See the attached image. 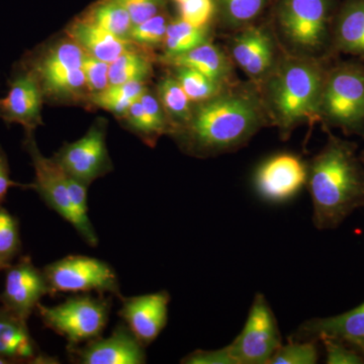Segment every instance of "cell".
<instances>
[{"mask_svg":"<svg viewBox=\"0 0 364 364\" xmlns=\"http://www.w3.org/2000/svg\"><path fill=\"white\" fill-rule=\"evenodd\" d=\"M272 127L259 88L251 81H237L221 93L193 105L186 126L172 134L182 149L208 158L236 152L262 129Z\"/></svg>","mask_w":364,"mask_h":364,"instance_id":"cell-1","label":"cell"},{"mask_svg":"<svg viewBox=\"0 0 364 364\" xmlns=\"http://www.w3.org/2000/svg\"><path fill=\"white\" fill-rule=\"evenodd\" d=\"M327 133V142L308 162L306 188L318 230L337 229L358 208H364V165L358 145Z\"/></svg>","mask_w":364,"mask_h":364,"instance_id":"cell-2","label":"cell"},{"mask_svg":"<svg viewBox=\"0 0 364 364\" xmlns=\"http://www.w3.org/2000/svg\"><path fill=\"white\" fill-rule=\"evenodd\" d=\"M336 59V58H335ZM333 60L296 56L284 51L259 90L272 127L287 141L299 127L320 124V105Z\"/></svg>","mask_w":364,"mask_h":364,"instance_id":"cell-3","label":"cell"},{"mask_svg":"<svg viewBox=\"0 0 364 364\" xmlns=\"http://www.w3.org/2000/svg\"><path fill=\"white\" fill-rule=\"evenodd\" d=\"M341 0H277L269 21L282 49L310 58H338L332 52L335 16Z\"/></svg>","mask_w":364,"mask_h":364,"instance_id":"cell-4","label":"cell"},{"mask_svg":"<svg viewBox=\"0 0 364 364\" xmlns=\"http://www.w3.org/2000/svg\"><path fill=\"white\" fill-rule=\"evenodd\" d=\"M323 130L338 129L364 139V61L333 60L327 69L320 105Z\"/></svg>","mask_w":364,"mask_h":364,"instance_id":"cell-5","label":"cell"},{"mask_svg":"<svg viewBox=\"0 0 364 364\" xmlns=\"http://www.w3.org/2000/svg\"><path fill=\"white\" fill-rule=\"evenodd\" d=\"M111 309V298L85 293L54 306L40 303L36 311L46 327L64 337L68 347H75L102 336L109 323Z\"/></svg>","mask_w":364,"mask_h":364,"instance_id":"cell-6","label":"cell"},{"mask_svg":"<svg viewBox=\"0 0 364 364\" xmlns=\"http://www.w3.org/2000/svg\"><path fill=\"white\" fill-rule=\"evenodd\" d=\"M83 57V50L70 39L28 60L25 67L35 74L46 95L77 98L88 91L82 69Z\"/></svg>","mask_w":364,"mask_h":364,"instance_id":"cell-7","label":"cell"},{"mask_svg":"<svg viewBox=\"0 0 364 364\" xmlns=\"http://www.w3.org/2000/svg\"><path fill=\"white\" fill-rule=\"evenodd\" d=\"M226 52L258 88L277 66L284 49L269 18L228 36Z\"/></svg>","mask_w":364,"mask_h":364,"instance_id":"cell-8","label":"cell"},{"mask_svg":"<svg viewBox=\"0 0 364 364\" xmlns=\"http://www.w3.org/2000/svg\"><path fill=\"white\" fill-rule=\"evenodd\" d=\"M46 279L51 296L95 291L121 298V287L114 268L104 260L85 255H68L46 265Z\"/></svg>","mask_w":364,"mask_h":364,"instance_id":"cell-9","label":"cell"},{"mask_svg":"<svg viewBox=\"0 0 364 364\" xmlns=\"http://www.w3.org/2000/svg\"><path fill=\"white\" fill-rule=\"evenodd\" d=\"M277 318L267 298L257 294L240 334L228 345L236 364H268L282 346Z\"/></svg>","mask_w":364,"mask_h":364,"instance_id":"cell-10","label":"cell"},{"mask_svg":"<svg viewBox=\"0 0 364 364\" xmlns=\"http://www.w3.org/2000/svg\"><path fill=\"white\" fill-rule=\"evenodd\" d=\"M23 147L35 169V181L30 183V188L37 191L47 207L68 222L78 233L80 223L72 205L68 174L54 158L43 155L36 143L33 132H26Z\"/></svg>","mask_w":364,"mask_h":364,"instance_id":"cell-11","label":"cell"},{"mask_svg":"<svg viewBox=\"0 0 364 364\" xmlns=\"http://www.w3.org/2000/svg\"><path fill=\"white\" fill-rule=\"evenodd\" d=\"M308 162L293 153H279L268 158L256 170L254 186L268 203L291 200L306 186Z\"/></svg>","mask_w":364,"mask_h":364,"instance_id":"cell-12","label":"cell"},{"mask_svg":"<svg viewBox=\"0 0 364 364\" xmlns=\"http://www.w3.org/2000/svg\"><path fill=\"white\" fill-rule=\"evenodd\" d=\"M53 158L68 176L87 186L112 169L105 143V131L100 124L91 127L75 142L64 145Z\"/></svg>","mask_w":364,"mask_h":364,"instance_id":"cell-13","label":"cell"},{"mask_svg":"<svg viewBox=\"0 0 364 364\" xmlns=\"http://www.w3.org/2000/svg\"><path fill=\"white\" fill-rule=\"evenodd\" d=\"M6 282L0 294V303L7 310L28 322L41 299L51 296L43 269L36 267L28 256L4 270Z\"/></svg>","mask_w":364,"mask_h":364,"instance_id":"cell-14","label":"cell"},{"mask_svg":"<svg viewBox=\"0 0 364 364\" xmlns=\"http://www.w3.org/2000/svg\"><path fill=\"white\" fill-rule=\"evenodd\" d=\"M70 360L79 364H144L147 363L145 346L134 336L124 322L119 323L111 336H102L86 342L83 346L67 347Z\"/></svg>","mask_w":364,"mask_h":364,"instance_id":"cell-15","label":"cell"},{"mask_svg":"<svg viewBox=\"0 0 364 364\" xmlns=\"http://www.w3.org/2000/svg\"><path fill=\"white\" fill-rule=\"evenodd\" d=\"M119 299V316L134 336L145 347L154 342L168 322L170 294L160 291Z\"/></svg>","mask_w":364,"mask_h":364,"instance_id":"cell-16","label":"cell"},{"mask_svg":"<svg viewBox=\"0 0 364 364\" xmlns=\"http://www.w3.org/2000/svg\"><path fill=\"white\" fill-rule=\"evenodd\" d=\"M9 82V91L0 100V117L6 124H18L33 132L42 122L43 92L38 78L23 66Z\"/></svg>","mask_w":364,"mask_h":364,"instance_id":"cell-17","label":"cell"},{"mask_svg":"<svg viewBox=\"0 0 364 364\" xmlns=\"http://www.w3.org/2000/svg\"><path fill=\"white\" fill-rule=\"evenodd\" d=\"M323 337L341 340L360 352L364 345V303L340 315L306 321L289 338L318 342Z\"/></svg>","mask_w":364,"mask_h":364,"instance_id":"cell-18","label":"cell"},{"mask_svg":"<svg viewBox=\"0 0 364 364\" xmlns=\"http://www.w3.org/2000/svg\"><path fill=\"white\" fill-rule=\"evenodd\" d=\"M16 314L0 306V356L11 363H58L45 355L28 331V324Z\"/></svg>","mask_w":364,"mask_h":364,"instance_id":"cell-19","label":"cell"},{"mask_svg":"<svg viewBox=\"0 0 364 364\" xmlns=\"http://www.w3.org/2000/svg\"><path fill=\"white\" fill-rule=\"evenodd\" d=\"M159 60L167 67H188L196 69L223 85H232L239 81L235 72L234 63L226 50L215 45L213 41L178 56L169 58L160 57Z\"/></svg>","mask_w":364,"mask_h":364,"instance_id":"cell-20","label":"cell"},{"mask_svg":"<svg viewBox=\"0 0 364 364\" xmlns=\"http://www.w3.org/2000/svg\"><path fill=\"white\" fill-rule=\"evenodd\" d=\"M335 57L347 55L364 61V0H341L332 33Z\"/></svg>","mask_w":364,"mask_h":364,"instance_id":"cell-21","label":"cell"},{"mask_svg":"<svg viewBox=\"0 0 364 364\" xmlns=\"http://www.w3.org/2000/svg\"><path fill=\"white\" fill-rule=\"evenodd\" d=\"M67 33L86 54L111 64L134 43L119 39L90 21L77 18L67 28Z\"/></svg>","mask_w":364,"mask_h":364,"instance_id":"cell-22","label":"cell"},{"mask_svg":"<svg viewBox=\"0 0 364 364\" xmlns=\"http://www.w3.org/2000/svg\"><path fill=\"white\" fill-rule=\"evenodd\" d=\"M214 26L229 33L267 20L277 0H214Z\"/></svg>","mask_w":364,"mask_h":364,"instance_id":"cell-23","label":"cell"},{"mask_svg":"<svg viewBox=\"0 0 364 364\" xmlns=\"http://www.w3.org/2000/svg\"><path fill=\"white\" fill-rule=\"evenodd\" d=\"M214 25L196 28L181 18L170 21L163 42L162 58L178 56L195 49L198 46L213 41Z\"/></svg>","mask_w":364,"mask_h":364,"instance_id":"cell-24","label":"cell"},{"mask_svg":"<svg viewBox=\"0 0 364 364\" xmlns=\"http://www.w3.org/2000/svg\"><path fill=\"white\" fill-rule=\"evenodd\" d=\"M157 97L171 124L172 135L188 123L193 116V104L172 73L167 74L158 83Z\"/></svg>","mask_w":364,"mask_h":364,"instance_id":"cell-25","label":"cell"},{"mask_svg":"<svg viewBox=\"0 0 364 364\" xmlns=\"http://www.w3.org/2000/svg\"><path fill=\"white\" fill-rule=\"evenodd\" d=\"M82 18L119 39L131 42L133 23L130 14L117 0H98L86 11Z\"/></svg>","mask_w":364,"mask_h":364,"instance_id":"cell-26","label":"cell"},{"mask_svg":"<svg viewBox=\"0 0 364 364\" xmlns=\"http://www.w3.org/2000/svg\"><path fill=\"white\" fill-rule=\"evenodd\" d=\"M153 75V64L143 52L132 49L109 64V85L145 83Z\"/></svg>","mask_w":364,"mask_h":364,"instance_id":"cell-27","label":"cell"},{"mask_svg":"<svg viewBox=\"0 0 364 364\" xmlns=\"http://www.w3.org/2000/svg\"><path fill=\"white\" fill-rule=\"evenodd\" d=\"M189 100L193 105L210 100L226 90L228 86L215 82L205 74L188 67H170Z\"/></svg>","mask_w":364,"mask_h":364,"instance_id":"cell-28","label":"cell"},{"mask_svg":"<svg viewBox=\"0 0 364 364\" xmlns=\"http://www.w3.org/2000/svg\"><path fill=\"white\" fill-rule=\"evenodd\" d=\"M146 90L145 83L133 82L109 85L107 90L90 95V100L105 111L124 116L133 102Z\"/></svg>","mask_w":364,"mask_h":364,"instance_id":"cell-29","label":"cell"},{"mask_svg":"<svg viewBox=\"0 0 364 364\" xmlns=\"http://www.w3.org/2000/svg\"><path fill=\"white\" fill-rule=\"evenodd\" d=\"M21 250L18 220L4 207H0V270L14 264Z\"/></svg>","mask_w":364,"mask_h":364,"instance_id":"cell-30","label":"cell"},{"mask_svg":"<svg viewBox=\"0 0 364 364\" xmlns=\"http://www.w3.org/2000/svg\"><path fill=\"white\" fill-rule=\"evenodd\" d=\"M169 21L168 16L164 11L139 25L134 26L130 33L131 42L143 48H156L162 46Z\"/></svg>","mask_w":364,"mask_h":364,"instance_id":"cell-31","label":"cell"},{"mask_svg":"<svg viewBox=\"0 0 364 364\" xmlns=\"http://www.w3.org/2000/svg\"><path fill=\"white\" fill-rule=\"evenodd\" d=\"M318 360L317 341H296L289 338L273 354L268 364H316Z\"/></svg>","mask_w":364,"mask_h":364,"instance_id":"cell-32","label":"cell"},{"mask_svg":"<svg viewBox=\"0 0 364 364\" xmlns=\"http://www.w3.org/2000/svg\"><path fill=\"white\" fill-rule=\"evenodd\" d=\"M179 18L196 28L214 25V0H186L178 4Z\"/></svg>","mask_w":364,"mask_h":364,"instance_id":"cell-33","label":"cell"},{"mask_svg":"<svg viewBox=\"0 0 364 364\" xmlns=\"http://www.w3.org/2000/svg\"><path fill=\"white\" fill-rule=\"evenodd\" d=\"M86 86L90 95H97L109 86V64L85 53L82 64Z\"/></svg>","mask_w":364,"mask_h":364,"instance_id":"cell-34","label":"cell"},{"mask_svg":"<svg viewBox=\"0 0 364 364\" xmlns=\"http://www.w3.org/2000/svg\"><path fill=\"white\" fill-rule=\"evenodd\" d=\"M124 117L129 126L142 136L146 143L151 146L155 145L160 136L158 135L154 124L141 104L140 98L132 104Z\"/></svg>","mask_w":364,"mask_h":364,"instance_id":"cell-35","label":"cell"},{"mask_svg":"<svg viewBox=\"0 0 364 364\" xmlns=\"http://www.w3.org/2000/svg\"><path fill=\"white\" fill-rule=\"evenodd\" d=\"M320 341L324 344L326 363L327 364H363L364 356L350 345L341 340L323 337Z\"/></svg>","mask_w":364,"mask_h":364,"instance_id":"cell-36","label":"cell"},{"mask_svg":"<svg viewBox=\"0 0 364 364\" xmlns=\"http://www.w3.org/2000/svg\"><path fill=\"white\" fill-rule=\"evenodd\" d=\"M130 14L133 26L164 13L167 0H117Z\"/></svg>","mask_w":364,"mask_h":364,"instance_id":"cell-37","label":"cell"},{"mask_svg":"<svg viewBox=\"0 0 364 364\" xmlns=\"http://www.w3.org/2000/svg\"><path fill=\"white\" fill-rule=\"evenodd\" d=\"M184 364H236L229 346L215 350H196L182 359Z\"/></svg>","mask_w":364,"mask_h":364,"instance_id":"cell-38","label":"cell"},{"mask_svg":"<svg viewBox=\"0 0 364 364\" xmlns=\"http://www.w3.org/2000/svg\"><path fill=\"white\" fill-rule=\"evenodd\" d=\"M13 186L30 188V184H21L11 181L9 159H7L4 148L0 145V207H1L2 203L6 200L9 189L13 188Z\"/></svg>","mask_w":364,"mask_h":364,"instance_id":"cell-39","label":"cell"},{"mask_svg":"<svg viewBox=\"0 0 364 364\" xmlns=\"http://www.w3.org/2000/svg\"><path fill=\"white\" fill-rule=\"evenodd\" d=\"M0 364H11V361L7 360V359L1 358V356H0Z\"/></svg>","mask_w":364,"mask_h":364,"instance_id":"cell-40","label":"cell"},{"mask_svg":"<svg viewBox=\"0 0 364 364\" xmlns=\"http://www.w3.org/2000/svg\"><path fill=\"white\" fill-rule=\"evenodd\" d=\"M359 158H360L361 162H363L364 165V150L359 153Z\"/></svg>","mask_w":364,"mask_h":364,"instance_id":"cell-41","label":"cell"},{"mask_svg":"<svg viewBox=\"0 0 364 364\" xmlns=\"http://www.w3.org/2000/svg\"><path fill=\"white\" fill-rule=\"evenodd\" d=\"M172 1L176 2L177 4H181V2L186 1V0H172Z\"/></svg>","mask_w":364,"mask_h":364,"instance_id":"cell-42","label":"cell"},{"mask_svg":"<svg viewBox=\"0 0 364 364\" xmlns=\"http://www.w3.org/2000/svg\"><path fill=\"white\" fill-rule=\"evenodd\" d=\"M361 354L364 356V345L363 346V348L360 349Z\"/></svg>","mask_w":364,"mask_h":364,"instance_id":"cell-43","label":"cell"}]
</instances>
